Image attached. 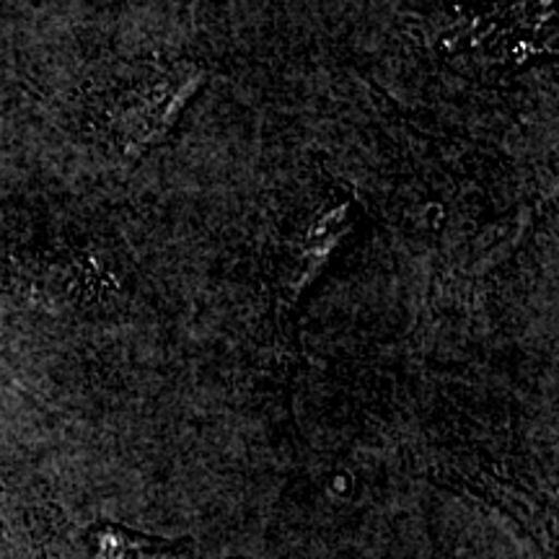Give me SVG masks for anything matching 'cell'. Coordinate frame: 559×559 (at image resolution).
<instances>
[{
    "label": "cell",
    "mask_w": 559,
    "mask_h": 559,
    "mask_svg": "<svg viewBox=\"0 0 559 559\" xmlns=\"http://www.w3.org/2000/svg\"><path fill=\"white\" fill-rule=\"evenodd\" d=\"M91 547L94 559H190L179 542L140 534L120 523H99L91 531Z\"/></svg>",
    "instance_id": "6da1fadb"
}]
</instances>
